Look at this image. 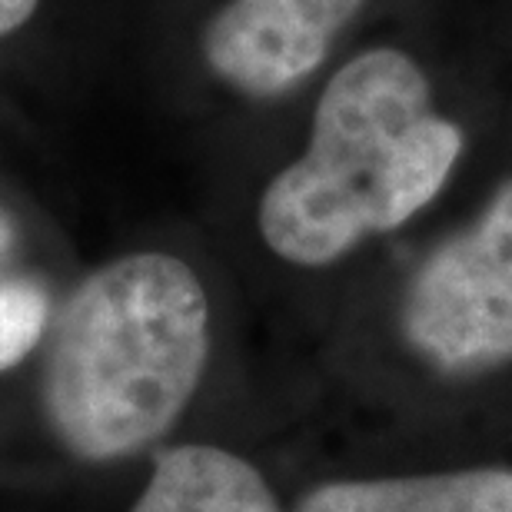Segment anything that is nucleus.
Here are the masks:
<instances>
[{
	"mask_svg": "<svg viewBox=\"0 0 512 512\" xmlns=\"http://www.w3.org/2000/svg\"><path fill=\"white\" fill-rule=\"evenodd\" d=\"M399 330L443 376H483L512 363V177L409 276Z\"/></svg>",
	"mask_w": 512,
	"mask_h": 512,
	"instance_id": "obj_3",
	"label": "nucleus"
},
{
	"mask_svg": "<svg viewBox=\"0 0 512 512\" xmlns=\"http://www.w3.org/2000/svg\"><path fill=\"white\" fill-rule=\"evenodd\" d=\"M366 0H227L203 30L213 77L243 97H280L330 57Z\"/></svg>",
	"mask_w": 512,
	"mask_h": 512,
	"instance_id": "obj_4",
	"label": "nucleus"
},
{
	"mask_svg": "<svg viewBox=\"0 0 512 512\" xmlns=\"http://www.w3.org/2000/svg\"><path fill=\"white\" fill-rule=\"evenodd\" d=\"M130 512H283L260 469L217 446H173Z\"/></svg>",
	"mask_w": 512,
	"mask_h": 512,
	"instance_id": "obj_6",
	"label": "nucleus"
},
{
	"mask_svg": "<svg viewBox=\"0 0 512 512\" xmlns=\"http://www.w3.org/2000/svg\"><path fill=\"white\" fill-rule=\"evenodd\" d=\"M10 240H14V230H10V223L0 217V253L10 247Z\"/></svg>",
	"mask_w": 512,
	"mask_h": 512,
	"instance_id": "obj_9",
	"label": "nucleus"
},
{
	"mask_svg": "<svg viewBox=\"0 0 512 512\" xmlns=\"http://www.w3.org/2000/svg\"><path fill=\"white\" fill-rule=\"evenodd\" d=\"M296 512H512V469L479 466L433 476L343 479L310 489Z\"/></svg>",
	"mask_w": 512,
	"mask_h": 512,
	"instance_id": "obj_5",
	"label": "nucleus"
},
{
	"mask_svg": "<svg viewBox=\"0 0 512 512\" xmlns=\"http://www.w3.org/2000/svg\"><path fill=\"white\" fill-rule=\"evenodd\" d=\"M40 0H0V37L14 34L34 17Z\"/></svg>",
	"mask_w": 512,
	"mask_h": 512,
	"instance_id": "obj_8",
	"label": "nucleus"
},
{
	"mask_svg": "<svg viewBox=\"0 0 512 512\" xmlns=\"http://www.w3.org/2000/svg\"><path fill=\"white\" fill-rule=\"evenodd\" d=\"M47 293L30 280H0V373L17 366L47 330Z\"/></svg>",
	"mask_w": 512,
	"mask_h": 512,
	"instance_id": "obj_7",
	"label": "nucleus"
},
{
	"mask_svg": "<svg viewBox=\"0 0 512 512\" xmlns=\"http://www.w3.org/2000/svg\"><path fill=\"white\" fill-rule=\"evenodd\" d=\"M210 356V303L190 263L130 253L70 293L50 333L40 406L70 456L110 463L177 423Z\"/></svg>",
	"mask_w": 512,
	"mask_h": 512,
	"instance_id": "obj_2",
	"label": "nucleus"
},
{
	"mask_svg": "<svg viewBox=\"0 0 512 512\" xmlns=\"http://www.w3.org/2000/svg\"><path fill=\"white\" fill-rule=\"evenodd\" d=\"M459 157L463 127L436 110L416 57L366 47L326 80L306 150L266 183L260 237L293 266H330L426 210Z\"/></svg>",
	"mask_w": 512,
	"mask_h": 512,
	"instance_id": "obj_1",
	"label": "nucleus"
}]
</instances>
